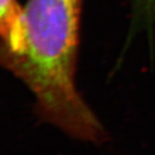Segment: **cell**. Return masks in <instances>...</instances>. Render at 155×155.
<instances>
[{
  "mask_svg": "<svg viewBox=\"0 0 155 155\" xmlns=\"http://www.w3.org/2000/svg\"><path fill=\"white\" fill-rule=\"evenodd\" d=\"M83 1L28 0L23 49L0 60L32 93L41 122L73 139L101 144L107 131L76 83Z\"/></svg>",
  "mask_w": 155,
  "mask_h": 155,
  "instance_id": "1",
  "label": "cell"
},
{
  "mask_svg": "<svg viewBox=\"0 0 155 155\" xmlns=\"http://www.w3.org/2000/svg\"><path fill=\"white\" fill-rule=\"evenodd\" d=\"M0 58L16 55L24 47V7L18 0H0Z\"/></svg>",
  "mask_w": 155,
  "mask_h": 155,
  "instance_id": "2",
  "label": "cell"
},
{
  "mask_svg": "<svg viewBox=\"0 0 155 155\" xmlns=\"http://www.w3.org/2000/svg\"><path fill=\"white\" fill-rule=\"evenodd\" d=\"M155 28V0H131V22L128 39L143 32L153 39Z\"/></svg>",
  "mask_w": 155,
  "mask_h": 155,
  "instance_id": "3",
  "label": "cell"
}]
</instances>
